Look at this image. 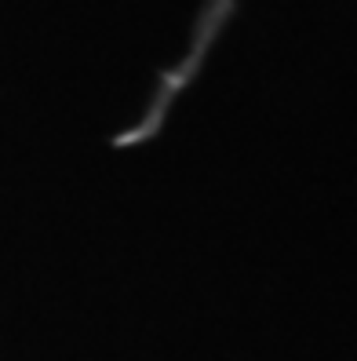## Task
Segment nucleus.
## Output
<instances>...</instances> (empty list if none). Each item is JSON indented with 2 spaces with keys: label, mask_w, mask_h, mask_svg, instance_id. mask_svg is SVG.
<instances>
[{
  "label": "nucleus",
  "mask_w": 357,
  "mask_h": 361,
  "mask_svg": "<svg viewBox=\"0 0 357 361\" xmlns=\"http://www.w3.org/2000/svg\"><path fill=\"white\" fill-rule=\"evenodd\" d=\"M234 15H237V0H204L201 11H197L194 33H190V51H186V59L175 62L172 70H161L157 73V92L150 95V102H146L139 124H135V128H128V132H120V135H113L110 146H117V150H132V146H142V142H150V139L161 135L172 102L194 84V77L201 73V62L208 59V51H212V44H215V37L223 33V26Z\"/></svg>",
  "instance_id": "f257e3e1"
}]
</instances>
